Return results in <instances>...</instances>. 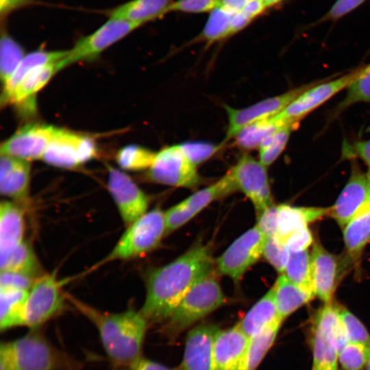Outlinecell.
<instances>
[{
  "instance_id": "1",
  "label": "cell",
  "mask_w": 370,
  "mask_h": 370,
  "mask_svg": "<svg viewBox=\"0 0 370 370\" xmlns=\"http://www.w3.org/2000/svg\"><path fill=\"white\" fill-rule=\"evenodd\" d=\"M213 266L209 249L197 244L171 262L154 269L147 280L140 312L148 322L168 320L190 288L211 274Z\"/></svg>"
},
{
  "instance_id": "2",
  "label": "cell",
  "mask_w": 370,
  "mask_h": 370,
  "mask_svg": "<svg viewBox=\"0 0 370 370\" xmlns=\"http://www.w3.org/2000/svg\"><path fill=\"white\" fill-rule=\"evenodd\" d=\"M69 300L96 328L103 347L114 362L129 366L141 356L148 321L140 311H101L73 297Z\"/></svg>"
},
{
  "instance_id": "3",
  "label": "cell",
  "mask_w": 370,
  "mask_h": 370,
  "mask_svg": "<svg viewBox=\"0 0 370 370\" xmlns=\"http://www.w3.org/2000/svg\"><path fill=\"white\" fill-rule=\"evenodd\" d=\"M0 350L13 370H80L81 364L53 345L38 328L9 343Z\"/></svg>"
},
{
  "instance_id": "4",
  "label": "cell",
  "mask_w": 370,
  "mask_h": 370,
  "mask_svg": "<svg viewBox=\"0 0 370 370\" xmlns=\"http://www.w3.org/2000/svg\"><path fill=\"white\" fill-rule=\"evenodd\" d=\"M338 306L324 304L315 314L312 334V370H338L340 351L348 343Z\"/></svg>"
},
{
  "instance_id": "5",
  "label": "cell",
  "mask_w": 370,
  "mask_h": 370,
  "mask_svg": "<svg viewBox=\"0 0 370 370\" xmlns=\"http://www.w3.org/2000/svg\"><path fill=\"white\" fill-rule=\"evenodd\" d=\"M225 301L217 280L211 274L196 283L167 320L165 332L174 337L209 314Z\"/></svg>"
},
{
  "instance_id": "6",
  "label": "cell",
  "mask_w": 370,
  "mask_h": 370,
  "mask_svg": "<svg viewBox=\"0 0 370 370\" xmlns=\"http://www.w3.org/2000/svg\"><path fill=\"white\" fill-rule=\"evenodd\" d=\"M166 233L165 213L160 208L147 212L127 228L114 248L99 264L125 260L155 248Z\"/></svg>"
},
{
  "instance_id": "7",
  "label": "cell",
  "mask_w": 370,
  "mask_h": 370,
  "mask_svg": "<svg viewBox=\"0 0 370 370\" xmlns=\"http://www.w3.org/2000/svg\"><path fill=\"white\" fill-rule=\"evenodd\" d=\"M64 308V297L60 282L54 274L40 275L28 291L18 326L38 328L59 314Z\"/></svg>"
},
{
  "instance_id": "8",
  "label": "cell",
  "mask_w": 370,
  "mask_h": 370,
  "mask_svg": "<svg viewBox=\"0 0 370 370\" xmlns=\"http://www.w3.org/2000/svg\"><path fill=\"white\" fill-rule=\"evenodd\" d=\"M141 26L132 21L108 18L92 33L82 36L68 50L67 55L59 61L61 70L75 62L95 60L104 50Z\"/></svg>"
},
{
  "instance_id": "9",
  "label": "cell",
  "mask_w": 370,
  "mask_h": 370,
  "mask_svg": "<svg viewBox=\"0 0 370 370\" xmlns=\"http://www.w3.org/2000/svg\"><path fill=\"white\" fill-rule=\"evenodd\" d=\"M362 66L337 78L323 79L295 98L276 115L282 123L299 125V121L335 95L347 89L359 74Z\"/></svg>"
},
{
  "instance_id": "10",
  "label": "cell",
  "mask_w": 370,
  "mask_h": 370,
  "mask_svg": "<svg viewBox=\"0 0 370 370\" xmlns=\"http://www.w3.org/2000/svg\"><path fill=\"white\" fill-rule=\"evenodd\" d=\"M97 153L89 136L57 127L42 160L56 167L73 169L93 159Z\"/></svg>"
},
{
  "instance_id": "11",
  "label": "cell",
  "mask_w": 370,
  "mask_h": 370,
  "mask_svg": "<svg viewBox=\"0 0 370 370\" xmlns=\"http://www.w3.org/2000/svg\"><path fill=\"white\" fill-rule=\"evenodd\" d=\"M147 175L154 182L176 187L194 188L200 182L197 166L180 145L166 146L157 152Z\"/></svg>"
},
{
  "instance_id": "12",
  "label": "cell",
  "mask_w": 370,
  "mask_h": 370,
  "mask_svg": "<svg viewBox=\"0 0 370 370\" xmlns=\"http://www.w3.org/2000/svg\"><path fill=\"white\" fill-rule=\"evenodd\" d=\"M266 238L256 225L245 232L217 258L218 272L238 282L262 256Z\"/></svg>"
},
{
  "instance_id": "13",
  "label": "cell",
  "mask_w": 370,
  "mask_h": 370,
  "mask_svg": "<svg viewBox=\"0 0 370 370\" xmlns=\"http://www.w3.org/2000/svg\"><path fill=\"white\" fill-rule=\"evenodd\" d=\"M319 81L316 80L301 85L282 94L268 97L243 108H233L224 105L228 118V125L224 142L233 139L247 125L278 114L301 93Z\"/></svg>"
},
{
  "instance_id": "14",
  "label": "cell",
  "mask_w": 370,
  "mask_h": 370,
  "mask_svg": "<svg viewBox=\"0 0 370 370\" xmlns=\"http://www.w3.org/2000/svg\"><path fill=\"white\" fill-rule=\"evenodd\" d=\"M237 190L236 184L229 170L214 184L195 192L167 210L164 212L166 232L177 229L189 221L213 201L232 194Z\"/></svg>"
},
{
  "instance_id": "15",
  "label": "cell",
  "mask_w": 370,
  "mask_h": 370,
  "mask_svg": "<svg viewBox=\"0 0 370 370\" xmlns=\"http://www.w3.org/2000/svg\"><path fill=\"white\" fill-rule=\"evenodd\" d=\"M230 170L238 189L251 200L257 215L273 205L267 166L260 160L244 153Z\"/></svg>"
},
{
  "instance_id": "16",
  "label": "cell",
  "mask_w": 370,
  "mask_h": 370,
  "mask_svg": "<svg viewBox=\"0 0 370 370\" xmlns=\"http://www.w3.org/2000/svg\"><path fill=\"white\" fill-rule=\"evenodd\" d=\"M351 162L349 180L329 213L342 229L351 219L370 207V177L360 169L356 159Z\"/></svg>"
},
{
  "instance_id": "17",
  "label": "cell",
  "mask_w": 370,
  "mask_h": 370,
  "mask_svg": "<svg viewBox=\"0 0 370 370\" xmlns=\"http://www.w3.org/2000/svg\"><path fill=\"white\" fill-rule=\"evenodd\" d=\"M310 255L314 294L324 304L331 303L342 274L351 264L346 257L341 260L329 252L318 240L314 242Z\"/></svg>"
},
{
  "instance_id": "18",
  "label": "cell",
  "mask_w": 370,
  "mask_h": 370,
  "mask_svg": "<svg viewBox=\"0 0 370 370\" xmlns=\"http://www.w3.org/2000/svg\"><path fill=\"white\" fill-rule=\"evenodd\" d=\"M46 123H27L1 145V154L31 161L42 159L56 130Z\"/></svg>"
},
{
  "instance_id": "19",
  "label": "cell",
  "mask_w": 370,
  "mask_h": 370,
  "mask_svg": "<svg viewBox=\"0 0 370 370\" xmlns=\"http://www.w3.org/2000/svg\"><path fill=\"white\" fill-rule=\"evenodd\" d=\"M108 169V190L128 226L147 212V197L127 174L111 166Z\"/></svg>"
},
{
  "instance_id": "20",
  "label": "cell",
  "mask_w": 370,
  "mask_h": 370,
  "mask_svg": "<svg viewBox=\"0 0 370 370\" xmlns=\"http://www.w3.org/2000/svg\"><path fill=\"white\" fill-rule=\"evenodd\" d=\"M219 329L208 323L199 324L187 334L182 370H214L213 345Z\"/></svg>"
},
{
  "instance_id": "21",
  "label": "cell",
  "mask_w": 370,
  "mask_h": 370,
  "mask_svg": "<svg viewBox=\"0 0 370 370\" xmlns=\"http://www.w3.org/2000/svg\"><path fill=\"white\" fill-rule=\"evenodd\" d=\"M249 340L238 324L219 330L213 345L214 370H239Z\"/></svg>"
},
{
  "instance_id": "22",
  "label": "cell",
  "mask_w": 370,
  "mask_h": 370,
  "mask_svg": "<svg viewBox=\"0 0 370 370\" xmlns=\"http://www.w3.org/2000/svg\"><path fill=\"white\" fill-rule=\"evenodd\" d=\"M61 70L59 61L40 66L29 72L13 92L8 103L14 104L21 113L32 115L36 110V94Z\"/></svg>"
},
{
  "instance_id": "23",
  "label": "cell",
  "mask_w": 370,
  "mask_h": 370,
  "mask_svg": "<svg viewBox=\"0 0 370 370\" xmlns=\"http://www.w3.org/2000/svg\"><path fill=\"white\" fill-rule=\"evenodd\" d=\"M30 161L1 154L0 192L12 199H27L30 180Z\"/></svg>"
},
{
  "instance_id": "24",
  "label": "cell",
  "mask_w": 370,
  "mask_h": 370,
  "mask_svg": "<svg viewBox=\"0 0 370 370\" xmlns=\"http://www.w3.org/2000/svg\"><path fill=\"white\" fill-rule=\"evenodd\" d=\"M25 229L22 209L16 204L2 201L0 204V268L23 241Z\"/></svg>"
},
{
  "instance_id": "25",
  "label": "cell",
  "mask_w": 370,
  "mask_h": 370,
  "mask_svg": "<svg viewBox=\"0 0 370 370\" xmlns=\"http://www.w3.org/2000/svg\"><path fill=\"white\" fill-rule=\"evenodd\" d=\"M175 0H130L108 11V18L123 19L143 25L170 12Z\"/></svg>"
},
{
  "instance_id": "26",
  "label": "cell",
  "mask_w": 370,
  "mask_h": 370,
  "mask_svg": "<svg viewBox=\"0 0 370 370\" xmlns=\"http://www.w3.org/2000/svg\"><path fill=\"white\" fill-rule=\"evenodd\" d=\"M277 234L286 243L296 230L329 215L330 207H297L287 204L278 206Z\"/></svg>"
},
{
  "instance_id": "27",
  "label": "cell",
  "mask_w": 370,
  "mask_h": 370,
  "mask_svg": "<svg viewBox=\"0 0 370 370\" xmlns=\"http://www.w3.org/2000/svg\"><path fill=\"white\" fill-rule=\"evenodd\" d=\"M345 257L357 265L370 241V207L351 219L343 228Z\"/></svg>"
},
{
  "instance_id": "28",
  "label": "cell",
  "mask_w": 370,
  "mask_h": 370,
  "mask_svg": "<svg viewBox=\"0 0 370 370\" xmlns=\"http://www.w3.org/2000/svg\"><path fill=\"white\" fill-rule=\"evenodd\" d=\"M67 53L68 50H36L26 54L12 76L3 86L1 97V106L8 104L15 89L29 72L40 66L58 62L63 59Z\"/></svg>"
},
{
  "instance_id": "29",
  "label": "cell",
  "mask_w": 370,
  "mask_h": 370,
  "mask_svg": "<svg viewBox=\"0 0 370 370\" xmlns=\"http://www.w3.org/2000/svg\"><path fill=\"white\" fill-rule=\"evenodd\" d=\"M273 289L276 309L283 320L315 297L284 274L279 275Z\"/></svg>"
},
{
  "instance_id": "30",
  "label": "cell",
  "mask_w": 370,
  "mask_h": 370,
  "mask_svg": "<svg viewBox=\"0 0 370 370\" xmlns=\"http://www.w3.org/2000/svg\"><path fill=\"white\" fill-rule=\"evenodd\" d=\"M279 319H282L278 313L274 301L273 289L271 287L237 324L249 338Z\"/></svg>"
},
{
  "instance_id": "31",
  "label": "cell",
  "mask_w": 370,
  "mask_h": 370,
  "mask_svg": "<svg viewBox=\"0 0 370 370\" xmlns=\"http://www.w3.org/2000/svg\"><path fill=\"white\" fill-rule=\"evenodd\" d=\"M282 321L277 319L249 338L239 370L256 369L273 344Z\"/></svg>"
},
{
  "instance_id": "32",
  "label": "cell",
  "mask_w": 370,
  "mask_h": 370,
  "mask_svg": "<svg viewBox=\"0 0 370 370\" xmlns=\"http://www.w3.org/2000/svg\"><path fill=\"white\" fill-rule=\"evenodd\" d=\"M284 125L276 115L254 121L245 126L236 134L233 138L234 145L243 150L258 149L267 137Z\"/></svg>"
},
{
  "instance_id": "33",
  "label": "cell",
  "mask_w": 370,
  "mask_h": 370,
  "mask_svg": "<svg viewBox=\"0 0 370 370\" xmlns=\"http://www.w3.org/2000/svg\"><path fill=\"white\" fill-rule=\"evenodd\" d=\"M233 14L218 5L209 12L202 30L194 41L210 45L230 37Z\"/></svg>"
},
{
  "instance_id": "34",
  "label": "cell",
  "mask_w": 370,
  "mask_h": 370,
  "mask_svg": "<svg viewBox=\"0 0 370 370\" xmlns=\"http://www.w3.org/2000/svg\"><path fill=\"white\" fill-rule=\"evenodd\" d=\"M359 103H370V63L362 66L359 74L347 88L345 97L331 111L334 120L350 106Z\"/></svg>"
},
{
  "instance_id": "35",
  "label": "cell",
  "mask_w": 370,
  "mask_h": 370,
  "mask_svg": "<svg viewBox=\"0 0 370 370\" xmlns=\"http://www.w3.org/2000/svg\"><path fill=\"white\" fill-rule=\"evenodd\" d=\"M21 45L1 27L0 39V78L4 86L25 56Z\"/></svg>"
},
{
  "instance_id": "36",
  "label": "cell",
  "mask_w": 370,
  "mask_h": 370,
  "mask_svg": "<svg viewBox=\"0 0 370 370\" xmlns=\"http://www.w3.org/2000/svg\"><path fill=\"white\" fill-rule=\"evenodd\" d=\"M28 291L0 289V328L1 331L18 326Z\"/></svg>"
},
{
  "instance_id": "37",
  "label": "cell",
  "mask_w": 370,
  "mask_h": 370,
  "mask_svg": "<svg viewBox=\"0 0 370 370\" xmlns=\"http://www.w3.org/2000/svg\"><path fill=\"white\" fill-rule=\"evenodd\" d=\"M283 274L295 284L314 294L312 283L311 255L308 250L291 251Z\"/></svg>"
},
{
  "instance_id": "38",
  "label": "cell",
  "mask_w": 370,
  "mask_h": 370,
  "mask_svg": "<svg viewBox=\"0 0 370 370\" xmlns=\"http://www.w3.org/2000/svg\"><path fill=\"white\" fill-rule=\"evenodd\" d=\"M297 127V125H284L267 137L258 148L260 162L267 167L273 164L284 150L292 132Z\"/></svg>"
},
{
  "instance_id": "39",
  "label": "cell",
  "mask_w": 370,
  "mask_h": 370,
  "mask_svg": "<svg viewBox=\"0 0 370 370\" xmlns=\"http://www.w3.org/2000/svg\"><path fill=\"white\" fill-rule=\"evenodd\" d=\"M156 152L136 145H129L121 148L115 159L118 165L124 170L140 171L149 169Z\"/></svg>"
},
{
  "instance_id": "40",
  "label": "cell",
  "mask_w": 370,
  "mask_h": 370,
  "mask_svg": "<svg viewBox=\"0 0 370 370\" xmlns=\"http://www.w3.org/2000/svg\"><path fill=\"white\" fill-rule=\"evenodd\" d=\"M1 270H9L24 273L36 278L39 271L37 258L29 244L23 241L12 253L5 264Z\"/></svg>"
},
{
  "instance_id": "41",
  "label": "cell",
  "mask_w": 370,
  "mask_h": 370,
  "mask_svg": "<svg viewBox=\"0 0 370 370\" xmlns=\"http://www.w3.org/2000/svg\"><path fill=\"white\" fill-rule=\"evenodd\" d=\"M370 356V345L348 343L340 351L338 362L343 370H363Z\"/></svg>"
},
{
  "instance_id": "42",
  "label": "cell",
  "mask_w": 370,
  "mask_h": 370,
  "mask_svg": "<svg viewBox=\"0 0 370 370\" xmlns=\"http://www.w3.org/2000/svg\"><path fill=\"white\" fill-rule=\"evenodd\" d=\"M262 256L280 275L284 273L289 259L290 251L286 243L278 236L266 238Z\"/></svg>"
},
{
  "instance_id": "43",
  "label": "cell",
  "mask_w": 370,
  "mask_h": 370,
  "mask_svg": "<svg viewBox=\"0 0 370 370\" xmlns=\"http://www.w3.org/2000/svg\"><path fill=\"white\" fill-rule=\"evenodd\" d=\"M338 312L348 342L370 345V334L362 322L343 306H338Z\"/></svg>"
},
{
  "instance_id": "44",
  "label": "cell",
  "mask_w": 370,
  "mask_h": 370,
  "mask_svg": "<svg viewBox=\"0 0 370 370\" xmlns=\"http://www.w3.org/2000/svg\"><path fill=\"white\" fill-rule=\"evenodd\" d=\"M188 159L196 166L206 162L222 147L205 141H188L180 144Z\"/></svg>"
},
{
  "instance_id": "45",
  "label": "cell",
  "mask_w": 370,
  "mask_h": 370,
  "mask_svg": "<svg viewBox=\"0 0 370 370\" xmlns=\"http://www.w3.org/2000/svg\"><path fill=\"white\" fill-rule=\"evenodd\" d=\"M37 278L21 272L1 270L0 289L29 291Z\"/></svg>"
},
{
  "instance_id": "46",
  "label": "cell",
  "mask_w": 370,
  "mask_h": 370,
  "mask_svg": "<svg viewBox=\"0 0 370 370\" xmlns=\"http://www.w3.org/2000/svg\"><path fill=\"white\" fill-rule=\"evenodd\" d=\"M367 0H336L328 11L320 18L314 21L313 25H318L327 21H336L353 12Z\"/></svg>"
},
{
  "instance_id": "47",
  "label": "cell",
  "mask_w": 370,
  "mask_h": 370,
  "mask_svg": "<svg viewBox=\"0 0 370 370\" xmlns=\"http://www.w3.org/2000/svg\"><path fill=\"white\" fill-rule=\"evenodd\" d=\"M219 0H175L170 12L201 14L210 12L219 5Z\"/></svg>"
},
{
  "instance_id": "48",
  "label": "cell",
  "mask_w": 370,
  "mask_h": 370,
  "mask_svg": "<svg viewBox=\"0 0 370 370\" xmlns=\"http://www.w3.org/2000/svg\"><path fill=\"white\" fill-rule=\"evenodd\" d=\"M343 147L342 158L361 160L367 166V173L370 177V139L356 140L352 143L345 142Z\"/></svg>"
},
{
  "instance_id": "49",
  "label": "cell",
  "mask_w": 370,
  "mask_h": 370,
  "mask_svg": "<svg viewBox=\"0 0 370 370\" xmlns=\"http://www.w3.org/2000/svg\"><path fill=\"white\" fill-rule=\"evenodd\" d=\"M278 212V206L272 205L257 215L256 225L266 237L276 236Z\"/></svg>"
},
{
  "instance_id": "50",
  "label": "cell",
  "mask_w": 370,
  "mask_h": 370,
  "mask_svg": "<svg viewBox=\"0 0 370 370\" xmlns=\"http://www.w3.org/2000/svg\"><path fill=\"white\" fill-rule=\"evenodd\" d=\"M312 243L313 236L308 226L296 230L286 241L290 252L308 250Z\"/></svg>"
},
{
  "instance_id": "51",
  "label": "cell",
  "mask_w": 370,
  "mask_h": 370,
  "mask_svg": "<svg viewBox=\"0 0 370 370\" xmlns=\"http://www.w3.org/2000/svg\"><path fill=\"white\" fill-rule=\"evenodd\" d=\"M255 18L243 9L233 14L230 35L234 36L250 25Z\"/></svg>"
},
{
  "instance_id": "52",
  "label": "cell",
  "mask_w": 370,
  "mask_h": 370,
  "mask_svg": "<svg viewBox=\"0 0 370 370\" xmlns=\"http://www.w3.org/2000/svg\"><path fill=\"white\" fill-rule=\"evenodd\" d=\"M130 370H173L142 356L129 365Z\"/></svg>"
},
{
  "instance_id": "53",
  "label": "cell",
  "mask_w": 370,
  "mask_h": 370,
  "mask_svg": "<svg viewBox=\"0 0 370 370\" xmlns=\"http://www.w3.org/2000/svg\"><path fill=\"white\" fill-rule=\"evenodd\" d=\"M251 0H219V6L235 14L241 11Z\"/></svg>"
},
{
  "instance_id": "54",
  "label": "cell",
  "mask_w": 370,
  "mask_h": 370,
  "mask_svg": "<svg viewBox=\"0 0 370 370\" xmlns=\"http://www.w3.org/2000/svg\"><path fill=\"white\" fill-rule=\"evenodd\" d=\"M26 0H0V14L1 19L5 18L12 11L21 5Z\"/></svg>"
},
{
  "instance_id": "55",
  "label": "cell",
  "mask_w": 370,
  "mask_h": 370,
  "mask_svg": "<svg viewBox=\"0 0 370 370\" xmlns=\"http://www.w3.org/2000/svg\"><path fill=\"white\" fill-rule=\"evenodd\" d=\"M0 370H13L6 355L0 350Z\"/></svg>"
},
{
  "instance_id": "56",
  "label": "cell",
  "mask_w": 370,
  "mask_h": 370,
  "mask_svg": "<svg viewBox=\"0 0 370 370\" xmlns=\"http://www.w3.org/2000/svg\"><path fill=\"white\" fill-rule=\"evenodd\" d=\"M267 8L271 9L275 7L279 6L283 3L286 0H262Z\"/></svg>"
},
{
  "instance_id": "57",
  "label": "cell",
  "mask_w": 370,
  "mask_h": 370,
  "mask_svg": "<svg viewBox=\"0 0 370 370\" xmlns=\"http://www.w3.org/2000/svg\"><path fill=\"white\" fill-rule=\"evenodd\" d=\"M365 370H370V356H369V360L367 361V365L365 367Z\"/></svg>"
}]
</instances>
